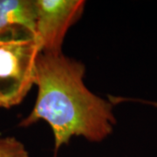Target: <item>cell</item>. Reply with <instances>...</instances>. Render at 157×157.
Segmentation results:
<instances>
[{"label": "cell", "mask_w": 157, "mask_h": 157, "mask_svg": "<svg viewBox=\"0 0 157 157\" xmlns=\"http://www.w3.org/2000/svg\"><path fill=\"white\" fill-rule=\"evenodd\" d=\"M40 53L33 34L23 28L0 33V107L20 104L35 85Z\"/></svg>", "instance_id": "obj_2"}, {"label": "cell", "mask_w": 157, "mask_h": 157, "mask_svg": "<svg viewBox=\"0 0 157 157\" xmlns=\"http://www.w3.org/2000/svg\"><path fill=\"white\" fill-rule=\"evenodd\" d=\"M85 70L81 62L62 52H40L35 77L36 102L19 127L45 121L52 131L56 151L74 136L100 142L111 135L116 124L112 101L86 86Z\"/></svg>", "instance_id": "obj_1"}, {"label": "cell", "mask_w": 157, "mask_h": 157, "mask_svg": "<svg viewBox=\"0 0 157 157\" xmlns=\"http://www.w3.org/2000/svg\"><path fill=\"white\" fill-rule=\"evenodd\" d=\"M135 101H137L138 102H141V103H144L147 105H150L153 107H157V101H140V100H135Z\"/></svg>", "instance_id": "obj_6"}, {"label": "cell", "mask_w": 157, "mask_h": 157, "mask_svg": "<svg viewBox=\"0 0 157 157\" xmlns=\"http://www.w3.org/2000/svg\"><path fill=\"white\" fill-rule=\"evenodd\" d=\"M0 157H30L25 146L14 136L0 139Z\"/></svg>", "instance_id": "obj_5"}, {"label": "cell", "mask_w": 157, "mask_h": 157, "mask_svg": "<svg viewBox=\"0 0 157 157\" xmlns=\"http://www.w3.org/2000/svg\"><path fill=\"white\" fill-rule=\"evenodd\" d=\"M12 28L25 29L35 36L34 0H0V33Z\"/></svg>", "instance_id": "obj_4"}, {"label": "cell", "mask_w": 157, "mask_h": 157, "mask_svg": "<svg viewBox=\"0 0 157 157\" xmlns=\"http://www.w3.org/2000/svg\"><path fill=\"white\" fill-rule=\"evenodd\" d=\"M36 8L35 38L40 52H61L69 28L81 17L82 0H34Z\"/></svg>", "instance_id": "obj_3"}]
</instances>
